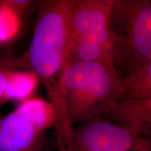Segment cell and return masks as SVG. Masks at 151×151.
Instances as JSON below:
<instances>
[{
	"label": "cell",
	"instance_id": "cell-1",
	"mask_svg": "<svg viewBox=\"0 0 151 151\" xmlns=\"http://www.w3.org/2000/svg\"><path fill=\"white\" fill-rule=\"evenodd\" d=\"M73 0L39 3L37 23L20 67L32 71L46 87L56 82L65 65L69 40V16Z\"/></svg>",
	"mask_w": 151,
	"mask_h": 151
},
{
	"label": "cell",
	"instance_id": "cell-2",
	"mask_svg": "<svg viewBox=\"0 0 151 151\" xmlns=\"http://www.w3.org/2000/svg\"><path fill=\"white\" fill-rule=\"evenodd\" d=\"M107 28L113 64L122 78L150 65V0H114Z\"/></svg>",
	"mask_w": 151,
	"mask_h": 151
},
{
	"label": "cell",
	"instance_id": "cell-3",
	"mask_svg": "<svg viewBox=\"0 0 151 151\" xmlns=\"http://www.w3.org/2000/svg\"><path fill=\"white\" fill-rule=\"evenodd\" d=\"M122 90V77L112 66L73 91L62 93L71 123L99 117L118 101Z\"/></svg>",
	"mask_w": 151,
	"mask_h": 151
},
{
	"label": "cell",
	"instance_id": "cell-4",
	"mask_svg": "<svg viewBox=\"0 0 151 151\" xmlns=\"http://www.w3.org/2000/svg\"><path fill=\"white\" fill-rule=\"evenodd\" d=\"M69 151H150V142L101 117L73 129Z\"/></svg>",
	"mask_w": 151,
	"mask_h": 151
},
{
	"label": "cell",
	"instance_id": "cell-5",
	"mask_svg": "<svg viewBox=\"0 0 151 151\" xmlns=\"http://www.w3.org/2000/svg\"><path fill=\"white\" fill-rule=\"evenodd\" d=\"M113 1L73 0L69 16V40L67 54L79 39L107 27Z\"/></svg>",
	"mask_w": 151,
	"mask_h": 151
},
{
	"label": "cell",
	"instance_id": "cell-6",
	"mask_svg": "<svg viewBox=\"0 0 151 151\" xmlns=\"http://www.w3.org/2000/svg\"><path fill=\"white\" fill-rule=\"evenodd\" d=\"M45 132L14 111L0 113V151H43Z\"/></svg>",
	"mask_w": 151,
	"mask_h": 151
},
{
	"label": "cell",
	"instance_id": "cell-7",
	"mask_svg": "<svg viewBox=\"0 0 151 151\" xmlns=\"http://www.w3.org/2000/svg\"><path fill=\"white\" fill-rule=\"evenodd\" d=\"M99 117L122 126L136 137L144 138L151 130V99L118 101Z\"/></svg>",
	"mask_w": 151,
	"mask_h": 151
},
{
	"label": "cell",
	"instance_id": "cell-8",
	"mask_svg": "<svg viewBox=\"0 0 151 151\" xmlns=\"http://www.w3.org/2000/svg\"><path fill=\"white\" fill-rule=\"evenodd\" d=\"M78 62L114 65L108 28L77 41L68 51L64 67Z\"/></svg>",
	"mask_w": 151,
	"mask_h": 151
},
{
	"label": "cell",
	"instance_id": "cell-9",
	"mask_svg": "<svg viewBox=\"0 0 151 151\" xmlns=\"http://www.w3.org/2000/svg\"><path fill=\"white\" fill-rule=\"evenodd\" d=\"M15 111L43 132L55 125L56 113L53 104L41 98H29L22 101Z\"/></svg>",
	"mask_w": 151,
	"mask_h": 151
},
{
	"label": "cell",
	"instance_id": "cell-10",
	"mask_svg": "<svg viewBox=\"0 0 151 151\" xmlns=\"http://www.w3.org/2000/svg\"><path fill=\"white\" fill-rule=\"evenodd\" d=\"M122 92L118 101L150 99L151 64L122 78Z\"/></svg>",
	"mask_w": 151,
	"mask_h": 151
},
{
	"label": "cell",
	"instance_id": "cell-11",
	"mask_svg": "<svg viewBox=\"0 0 151 151\" xmlns=\"http://www.w3.org/2000/svg\"><path fill=\"white\" fill-rule=\"evenodd\" d=\"M39 79L32 71H15L9 75L4 94L3 103L7 101H24L32 95Z\"/></svg>",
	"mask_w": 151,
	"mask_h": 151
},
{
	"label": "cell",
	"instance_id": "cell-12",
	"mask_svg": "<svg viewBox=\"0 0 151 151\" xmlns=\"http://www.w3.org/2000/svg\"><path fill=\"white\" fill-rule=\"evenodd\" d=\"M19 16L3 5H0V43L12 39L18 32Z\"/></svg>",
	"mask_w": 151,
	"mask_h": 151
},
{
	"label": "cell",
	"instance_id": "cell-13",
	"mask_svg": "<svg viewBox=\"0 0 151 151\" xmlns=\"http://www.w3.org/2000/svg\"><path fill=\"white\" fill-rule=\"evenodd\" d=\"M19 58L6 53L0 58V104H3L6 86L9 75L20 68Z\"/></svg>",
	"mask_w": 151,
	"mask_h": 151
},
{
	"label": "cell",
	"instance_id": "cell-14",
	"mask_svg": "<svg viewBox=\"0 0 151 151\" xmlns=\"http://www.w3.org/2000/svg\"><path fill=\"white\" fill-rule=\"evenodd\" d=\"M35 2L30 0H1L0 5L5 6L20 16V15L24 14Z\"/></svg>",
	"mask_w": 151,
	"mask_h": 151
}]
</instances>
